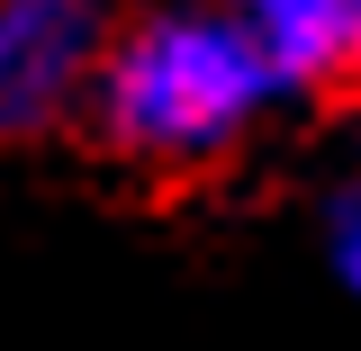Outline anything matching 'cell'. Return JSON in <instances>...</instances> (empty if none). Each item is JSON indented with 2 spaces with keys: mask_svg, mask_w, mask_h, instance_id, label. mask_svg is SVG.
Returning a JSON list of instances; mask_svg holds the SVG:
<instances>
[{
  "mask_svg": "<svg viewBox=\"0 0 361 351\" xmlns=\"http://www.w3.org/2000/svg\"><path fill=\"white\" fill-rule=\"evenodd\" d=\"M316 262H325V279L343 298H361V180L325 189V208H316Z\"/></svg>",
  "mask_w": 361,
  "mask_h": 351,
  "instance_id": "cell-4",
  "label": "cell"
},
{
  "mask_svg": "<svg viewBox=\"0 0 361 351\" xmlns=\"http://www.w3.org/2000/svg\"><path fill=\"white\" fill-rule=\"evenodd\" d=\"M109 27V0H0V153L54 144L90 117Z\"/></svg>",
  "mask_w": 361,
  "mask_h": 351,
  "instance_id": "cell-2",
  "label": "cell"
},
{
  "mask_svg": "<svg viewBox=\"0 0 361 351\" xmlns=\"http://www.w3.org/2000/svg\"><path fill=\"white\" fill-rule=\"evenodd\" d=\"M289 108V72L226 0H145L109 27L82 135L135 189H199L226 180Z\"/></svg>",
  "mask_w": 361,
  "mask_h": 351,
  "instance_id": "cell-1",
  "label": "cell"
},
{
  "mask_svg": "<svg viewBox=\"0 0 361 351\" xmlns=\"http://www.w3.org/2000/svg\"><path fill=\"white\" fill-rule=\"evenodd\" d=\"M298 99H353L361 90V0H226Z\"/></svg>",
  "mask_w": 361,
  "mask_h": 351,
  "instance_id": "cell-3",
  "label": "cell"
}]
</instances>
